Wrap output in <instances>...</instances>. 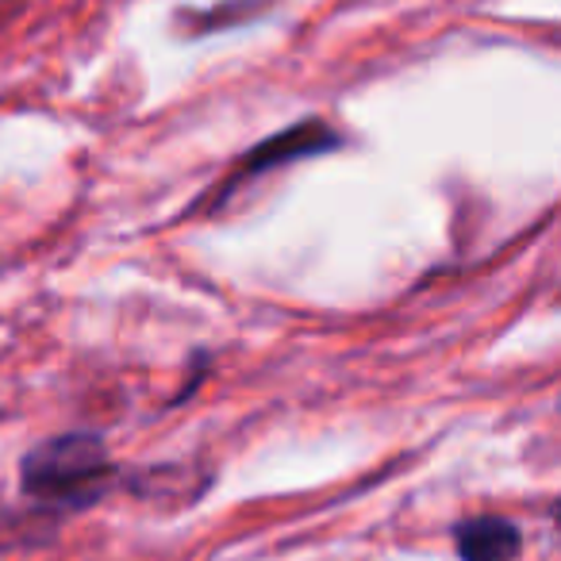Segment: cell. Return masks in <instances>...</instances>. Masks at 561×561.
<instances>
[{
  "label": "cell",
  "mask_w": 561,
  "mask_h": 561,
  "mask_svg": "<svg viewBox=\"0 0 561 561\" xmlns=\"http://www.w3.org/2000/svg\"><path fill=\"white\" fill-rule=\"evenodd\" d=\"M454 546L461 561H512L523 550V535L504 515H473L458 523Z\"/></svg>",
  "instance_id": "3957f363"
},
{
  "label": "cell",
  "mask_w": 561,
  "mask_h": 561,
  "mask_svg": "<svg viewBox=\"0 0 561 561\" xmlns=\"http://www.w3.org/2000/svg\"><path fill=\"white\" fill-rule=\"evenodd\" d=\"M116 481L119 469L108 458V446H104L101 435H89V431L43 438L20 461L24 496L58 515L81 512V507L104 500Z\"/></svg>",
  "instance_id": "6da1fadb"
},
{
  "label": "cell",
  "mask_w": 561,
  "mask_h": 561,
  "mask_svg": "<svg viewBox=\"0 0 561 561\" xmlns=\"http://www.w3.org/2000/svg\"><path fill=\"white\" fill-rule=\"evenodd\" d=\"M553 519H558V527H561V500L553 504Z\"/></svg>",
  "instance_id": "277c9868"
},
{
  "label": "cell",
  "mask_w": 561,
  "mask_h": 561,
  "mask_svg": "<svg viewBox=\"0 0 561 561\" xmlns=\"http://www.w3.org/2000/svg\"><path fill=\"white\" fill-rule=\"evenodd\" d=\"M339 147H343V135H339L328 119H300V124L285 127V131L270 135V139H262L257 147H250L247 154L239 158L231 178H227L224 185H216L211 204H224L227 196L239 193L247 181L265 178V173H273V170H285V165H293V162H305V158L328 154V150H339Z\"/></svg>",
  "instance_id": "7a4b0ae2"
}]
</instances>
